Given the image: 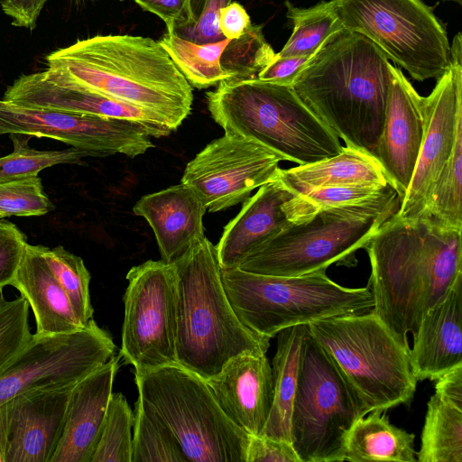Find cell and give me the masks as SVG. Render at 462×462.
Listing matches in <instances>:
<instances>
[{
  "instance_id": "obj_49",
  "label": "cell",
  "mask_w": 462,
  "mask_h": 462,
  "mask_svg": "<svg viewBox=\"0 0 462 462\" xmlns=\"http://www.w3.org/2000/svg\"><path fill=\"white\" fill-rule=\"evenodd\" d=\"M11 418V402L0 405V462H5Z\"/></svg>"
},
{
  "instance_id": "obj_23",
  "label": "cell",
  "mask_w": 462,
  "mask_h": 462,
  "mask_svg": "<svg viewBox=\"0 0 462 462\" xmlns=\"http://www.w3.org/2000/svg\"><path fill=\"white\" fill-rule=\"evenodd\" d=\"M292 196L277 177L244 201L216 245L221 269L238 267L254 249L291 223L283 204Z\"/></svg>"
},
{
  "instance_id": "obj_25",
  "label": "cell",
  "mask_w": 462,
  "mask_h": 462,
  "mask_svg": "<svg viewBox=\"0 0 462 462\" xmlns=\"http://www.w3.org/2000/svg\"><path fill=\"white\" fill-rule=\"evenodd\" d=\"M11 285L31 307L36 334H67L86 326L78 319L65 291L45 262L40 245L26 244Z\"/></svg>"
},
{
  "instance_id": "obj_30",
  "label": "cell",
  "mask_w": 462,
  "mask_h": 462,
  "mask_svg": "<svg viewBox=\"0 0 462 462\" xmlns=\"http://www.w3.org/2000/svg\"><path fill=\"white\" fill-rule=\"evenodd\" d=\"M229 40L197 43L166 32L159 41L188 82L199 89L230 79L220 65L221 54Z\"/></svg>"
},
{
  "instance_id": "obj_12",
  "label": "cell",
  "mask_w": 462,
  "mask_h": 462,
  "mask_svg": "<svg viewBox=\"0 0 462 462\" xmlns=\"http://www.w3.org/2000/svg\"><path fill=\"white\" fill-rule=\"evenodd\" d=\"M126 280L120 356L135 373L178 365L173 264L149 260L132 267Z\"/></svg>"
},
{
  "instance_id": "obj_21",
  "label": "cell",
  "mask_w": 462,
  "mask_h": 462,
  "mask_svg": "<svg viewBox=\"0 0 462 462\" xmlns=\"http://www.w3.org/2000/svg\"><path fill=\"white\" fill-rule=\"evenodd\" d=\"M120 357L113 356L73 387L62 435L51 462H91L104 427Z\"/></svg>"
},
{
  "instance_id": "obj_13",
  "label": "cell",
  "mask_w": 462,
  "mask_h": 462,
  "mask_svg": "<svg viewBox=\"0 0 462 462\" xmlns=\"http://www.w3.org/2000/svg\"><path fill=\"white\" fill-rule=\"evenodd\" d=\"M115 349L111 337L93 319L72 333H34L0 372V405L25 392L76 384L106 363Z\"/></svg>"
},
{
  "instance_id": "obj_1",
  "label": "cell",
  "mask_w": 462,
  "mask_h": 462,
  "mask_svg": "<svg viewBox=\"0 0 462 462\" xmlns=\"http://www.w3.org/2000/svg\"><path fill=\"white\" fill-rule=\"evenodd\" d=\"M372 311L409 346L424 314L462 280V231L430 217L383 222L367 245Z\"/></svg>"
},
{
  "instance_id": "obj_34",
  "label": "cell",
  "mask_w": 462,
  "mask_h": 462,
  "mask_svg": "<svg viewBox=\"0 0 462 462\" xmlns=\"http://www.w3.org/2000/svg\"><path fill=\"white\" fill-rule=\"evenodd\" d=\"M49 268L65 291L72 308L83 325L93 319L90 301V273L83 260L59 245L52 249L40 245Z\"/></svg>"
},
{
  "instance_id": "obj_50",
  "label": "cell",
  "mask_w": 462,
  "mask_h": 462,
  "mask_svg": "<svg viewBox=\"0 0 462 462\" xmlns=\"http://www.w3.org/2000/svg\"><path fill=\"white\" fill-rule=\"evenodd\" d=\"M442 1H451V2H457L458 4L462 3V0H442Z\"/></svg>"
},
{
  "instance_id": "obj_52",
  "label": "cell",
  "mask_w": 462,
  "mask_h": 462,
  "mask_svg": "<svg viewBox=\"0 0 462 462\" xmlns=\"http://www.w3.org/2000/svg\"><path fill=\"white\" fill-rule=\"evenodd\" d=\"M121 1H123V0H121Z\"/></svg>"
},
{
  "instance_id": "obj_15",
  "label": "cell",
  "mask_w": 462,
  "mask_h": 462,
  "mask_svg": "<svg viewBox=\"0 0 462 462\" xmlns=\"http://www.w3.org/2000/svg\"><path fill=\"white\" fill-rule=\"evenodd\" d=\"M281 156L262 144L225 134L211 141L186 166L182 183L217 212L244 202L251 192L278 177Z\"/></svg>"
},
{
  "instance_id": "obj_11",
  "label": "cell",
  "mask_w": 462,
  "mask_h": 462,
  "mask_svg": "<svg viewBox=\"0 0 462 462\" xmlns=\"http://www.w3.org/2000/svg\"><path fill=\"white\" fill-rule=\"evenodd\" d=\"M333 1L343 28L366 37L413 79H437L448 69L447 32L421 0Z\"/></svg>"
},
{
  "instance_id": "obj_2",
  "label": "cell",
  "mask_w": 462,
  "mask_h": 462,
  "mask_svg": "<svg viewBox=\"0 0 462 462\" xmlns=\"http://www.w3.org/2000/svg\"><path fill=\"white\" fill-rule=\"evenodd\" d=\"M390 64L374 42L342 28L324 42L291 87L346 146L375 159L384 121Z\"/></svg>"
},
{
  "instance_id": "obj_9",
  "label": "cell",
  "mask_w": 462,
  "mask_h": 462,
  "mask_svg": "<svg viewBox=\"0 0 462 462\" xmlns=\"http://www.w3.org/2000/svg\"><path fill=\"white\" fill-rule=\"evenodd\" d=\"M137 403L179 442L188 462H245L249 435L225 414L207 381L179 365L135 373Z\"/></svg>"
},
{
  "instance_id": "obj_28",
  "label": "cell",
  "mask_w": 462,
  "mask_h": 462,
  "mask_svg": "<svg viewBox=\"0 0 462 462\" xmlns=\"http://www.w3.org/2000/svg\"><path fill=\"white\" fill-rule=\"evenodd\" d=\"M385 411L369 412L355 422L346 439L345 461H417L415 435L393 425Z\"/></svg>"
},
{
  "instance_id": "obj_24",
  "label": "cell",
  "mask_w": 462,
  "mask_h": 462,
  "mask_svg": "<svg viewBox=\"0 0 462 462\" xmlns=\"http://www.w3.org/2000/svg\"><path fill=\"white\" fill-rule=\"evenodd\" d=\"M410 358L417 381L436 380L462 364V280L424 314Z\"/></svg>"
},
{
  "instance_id": "obj_41",
  "label": "cell",
  "mask_w": 462,
  "mask_h": 462,
  "mask_svg": "<svg viewBox=\"0 0 462 462\" xmlns=\"http://www.w3.org/2000/svg\"><path fill=\"white\" fill-rule=\"evenodd\" d=\"M231 2L232 0H189L191 22L188 27L175 33L197 43L224 39L218 29L217 14L221 8Z\"/></svg>"
},
{
  "instance_id": "obj_7",
  "label": "cell",
  "mask_w": 462,
  "mask_h": 462,
  "mask_svg": "<svg viewBox=\"0 0 462 462\" xmlns=\"http://www.w3.org/2000/svg\"><path fill=\"white\" fill-rule=\"evenodd\" d=\"M307 327L365 415L411 401L418 381L411 368L410 346L372 310L319 319Z\"/></svg>"
},
{
  "instance_id": "obj_38",
  "label": "cell",
  "mask_w": 462,
  "mask_h": 462,
  "mask_svg": "<svg viewBox=\"0 0 462 462\" xmlns=\"http://www.w3.org/2000/svg\"><path fill=\"white\" fill-rule=\"evenodd\" d=\"M14 150L0 157V180L19 176L38 175L57 164L79 163L83 157L93 156L89 152L74 147L61 151H39L28 145L22 134H9Z\"/></svg>"
},
{
  "instance_id": "obj_3",
  "label": "cell",
  "mask_w": 462,
  "mask_h": 462,
  "mask_svg": "<svg viewBox=\"0 0 462 462\" xmlns=\"http://www.w3.org/2000/svg\"><path fill=\"white\" fill-rule=\"evenodd\" d=\"M45 60L78 86L160 115L172 131L191 112V85L150 37L96 35L58 49Z\"/></svg>"
},
{
  "instance_id": "obj_37",
  "label": "cell",
  "mask_w": 462,
  "mask_h": 462,
  "mask_svg": "<svg viewBox=\"0 0 462 462\" xmlns=\"http://www.w3.org/2000/svg\"><path fill=\"white\" fill-rule=\"evenodd\" d=\"M133 428L132 462H188L170 430L137 402Z\"/></svg>"
},
{
  "instance_id": "obj_10",
  "label": "cell",
  "mask_w": 462,
  "mask_h": 462,
  "mask_svg": "<svg viewBox=\"0 0 462 462\" xmlns=\"http://www.w3.org/2000/svg\"><path fill=\"white\" fill-rule=\"evenodd\" d=\"M365 416L351 388L307 327L291 418V444L300 461H345L346 436Z\"/></svg>"
},
{
  "instance_id": "obj_17",
  "label": "cell",
  "mask_w": 462,
  "mask_h": 462,
  "mask_svg": "<svg viewBox=\"0 0 462 462\" xmlns=\"http://www.w3.org/2000/svg\"><path fill=\"white\" fill-rule=\"evenodd\" d=\"M2 99L32 107L132 120L152 129L159 138L172 131L160 115L84 88L49 68L20 76Z\"/></svg>"
},
{
  "instance_id": "obj_29",
  "label": "cell",
  "mask_w": 462,
  "mask_h": 462,
  "mask_svg": "<svg viewBox=\"0 0 462 462\" xmlns=\"http://www.w3.org/2000/svg\"><path fill=\"white\" fill-rule=\"evenodd\" d=\"M420 462H462V409L436 393L427 403Z\"/></svg>"
},
{
  "instance_id": "obj_32",
  "label": "cell",
  "mask_w": 462,
  "mask_h": 462,
  "mask_svg": "<svg viewBox=\"0 0 462 462\" xmlns=\"http://www.w3.org/2000/svg\"><path fill=\"white\" fill-rule=\"evenodd\" d=\"M461 187L462 125L457 130L453 152L434 185L424 217L462 231Z\"/></svg>"
},
{
  "instance_id": "obj_14",
  "label": "cell",
  "mask_w": 462,
  "mask_h": 462,
  "mask_svg": "<svg viewBox=\"0 0 462 462\" xmlns=\"http://www.w3.org/2000/svg\"><path fill=\"white\" fill-rule=\"evenodd\" d=\"M48 137L84 150L95 157L122 153L135 157L154 144L157 134L126 119L66 113L0 99V134Z\"/></svg>"
},
{
  "instance_id": "obj_42",
  "label": "cell",
  "mask_w": 462,
  "mask_h": 462,
  "mask_svg": "<svg viewBox=\"0 0 462 462\" xmlns=\"http://www.w3.org/2000/svg\"><path fill=\"white\" fill-rule=\"evenodd\" d=\"M26 244L14 224L0 218V289L11 285Z\"/></svg>"
},
{
  "instance_id": "obj_33",
  "label": "cell",
  "mask_w": 462,
  "mask_h": 462,
  "mask_svg": "<svg viewBox=\"0 0 462 462\" xmlns=\"http://www.w3.org/2000/svg\"><path fill=\"white\" fill-rule=\"evenodd\" d=\"M393 189L390 184L318 188L292 196L283 204V210L290 222H299L321 209L376 199Z\"/></svg>"
},
{
  "instance_id": "obj_22",
  "label": "cell",
  "mask_w": 462,
  "mask_h": 462,
  "mask_svg": "<svg viewBox=\"0 0 462 462\" xmlns=\"http://www.w3.org/2000/svg\"><path fill=\"white\" fill-rule=\"evenodd\" d=\"M207 207L202 198L180 182L143 196L133 207L152 227L162 260L173 263L205 236L203 217Z\"/></svg>"
},
{
  "instance_id": "obj_27",
  "label": "cell",
  "mask_w": 462,
  "mask_h": 462,
  "mask_svg": "<svg viewBox=\"0 0 462 462\" xmlns=\"http://www.w3.org/2000/svg\"><path fill=\"white\" fill-rule=\"evenodd\" d=\"M306 329L307 325L292 326L276 335V352L272 363L273 402L260 435L291 443V418Z\"/></svg>"
},
{
  "instance_id": "obj_6",
  "label": "cell",
  "mask_w": 462,
  "mask_h": 462,
  "mask_svg": "<svg viewBox=\"0 0 462 462\" xmlns=\"http://www.w3.org/2000/svg\"><path fill=\"white\" fill-rule=\"evenodd\" d=\"M394 189L376 199L321 209L291 222L250 254L238 268L258 274L292 277L328 269L333 263L354 266L381 225L399 209Z\"/></svg>"
},
{
  "instance_id": "obj_46",
  "label": "cell",
  "mask_w": 462,
  "mask_h": 462,
  "mask_svg": "<svg viewBox=\"0 0 462 462\" xmlns=\"http://www.w3.org/2000/svg\"><path fill=\"white\" fill-rule=\"evenodd\" d=\"M49 0H0L3 12L15 27L33 30L42 10Z\"/></svg>"
},
{
  "instance_id": "obj_5",
  "label": "cell",
  "mask_w": 462,
  "mask_h": 462,
  "mask_svg": "<svg viewBox=\"0 0 462 462\" xmlns=\"http://www.w3.org/2000/svg\"><path fill=\"white\" fill-rule=\"evenodd\" d=\"M208 109L225 134L253 140L299 165L338 154L343 146L291 86L259 79H226L206 93Z\"/></svg>"
},
{
  "instance_id": "obj_20",
  "label": "cell",
  "mask_w": 462,
  "mask_h": 462,
  "mask_svg": "<svg viewBox=\"0 0 462 462\" xmlns=\"http://www.w3.org/2000/svg\"><path fill=\"white\" fill-rule=\"evenodd\" d=\"M225 414L248 435H260L273 402L272 366L264 353L230 358L206 380Z\"/></svg>"
},
{
  "instance_id": "obj_43",
  "label": "cell",
  "mask_w": 462,
  "mask_h": 462,
  "mask_svg": "<svg viewBox=\"0 0 462 462\" xmlns=\"http://www.w3.org/2000/svg\"><path fill=\"white\" fill-rule=\"evenodd\" d=\"M245 462H301L291 442L249 435Z\"/></svg>"
},
{
  "instance_id": "obj_26",
  "label": "cell",
  "mask_w": 462,
  "mask_h": 462,
  "mask_svg": "<svg viewBox=\"0 0 462 462\" xmlns=\"http://www.w3.org/2000/svg\"><path fill=\"white\" fill-rule=\"evenodd\" d=\"M278 179L295 195L333 186L389 184L378 162L370 154L348 146L316 162L280 169Z\"/></svg>"
},
{
  "instance_id": "obj_31",
  "label": "cell",
  "mask_w": 462,
  "mask_h": 462,
  "mask_svg": "<svg viewBox=\"0 0 462 462\" xmlns=\"http://www.w3.org/2000/svg\"><path fill=\"white\" fill-rule=\"evenodd\" d=\"M285 6L293 30L277 56H312L331 34L343 28L333 0L321 1L308 8L286 1Z\"/></svg>"
},
{
  "instance_id": "obj_4",
  "label": "cell",
  "mask_w": 462,
  "mask_h": 462,
  "mask_svg": "<svg viewBox=\"0 0 462 462\" xmlns=\"http://www.w3.org/2000/svg\"><path fill=\"white\" fill-rule=\"evenodd\" d=\"M172 264L179 365L208 380L237 355L266 354L270 339L246 328L227 299L216 245L204 237Z\"/></svg>"
},
{
  "instance_id": "obj_39",
  "label": "cell",
  "mask_w": 462,
  "mask_h": 462,
  "mask_svg": "<svg viewBox=\"0 0 462 462\" xmlns=\"http://www.w3.org/2000/svg\"><path fill=\"white\" fill-rule=\"evenodd\" d=\"M53 209L38 175L0 180V212L7 216H42Z\"/></svg>"
},
{
  "instance_id": "obj_16",
  "label": "cell",
  "mask_w": 462,
  "mask_h": 462,
  "mask_svg": "<svg viewBox=\"0 0 462 462\" xmlns=\"http://www.w3.org/2000/svg\"><path fill=\"white\" fill-rule=\"evenodd\" d=\"M423 97L424 134L410 186L396 215L424 217L434 185L451 155L462 125V36L450 43L449 65Z\"/></svg>"
},
{
  "instance_id": "obj_48",
  "label": "cell",
  "mask_w": 462,
  "mask_h": 462,
  "mask_svg": "<svg viewBox=\"0 0 462 462\" xmlns=\"http://www.w3.org/2000/svg\"><path fill=\"white\" fill-rule=\"evenodd\" d=\"M435 393L462 409V364L436 379Z\"/></svg>"
},
{
  "instance_id": "obj_36",
  "label": "cell",
  "mask_w": 462,
  "mask_h": 462,
  "mask_svg": "<svg viewBox=\"0 0 462 462\" xmlns=\"http://www.w3.org/2000/svg\"><path fill=\"white\" fill-rule=\"evenodd\" d=\"M134 422L121 393H112L102 433L91 462H132V429Z\"/></svg>"
},
{
  "instance_id": "obj_44",
  "label": "cell",
  "mask_w": 462,
  "mask_h": 462,
  "mask_svg": "<svg viewBox=\"0 0 462 462\" xmlns=\"http://www.w3.org/2000/svg\"><path fill=\"white\" fill-rule=\"evenodd\" d=\"M143 10L159 16L167 32H178L191 22L189 0H134Z\"/></svg>"
},
{
  "instance_id": "obj_8",
  "label": "cell",
  "mask_w": 462,
  "mask_h": 462,
  "mask_svg": "<svg viewBox=\"0 0 462 462\" xmlns=\"http://www.w3.org/2000/svg\"><path fill=\"white\" fill-rule=\"evenodd\" d=\"M227 299L240 321L253 332L272 338L281 330L337 316L371 311L368 286L346 288L325 271L283 277L221 269Z\"/></svg>"
},
{
  "instance_id": "obj_45",
  "label": "cell",
  "mask_w": 462,
  "mask_h": 462,
  "mask_svg": "<svg viewBox=\"0 0 462 462\" xmlns=\"http://www.w3.org/2000/svg\"><path fill=\"white\" fill-rule=\"evenodd\" d=\"M312 56L281 57L275 53L273 59L258 73L257 79L275 84L291 86L297 75Z\"/></svg>"
},
{
  "instance_id": "obj_51",
  "label": "cell",
  "mask_w": 462,
  "mask_h": 462,
  "mask_svg": "<svg viewBox=\"0 0 462 462\" xmlns=\"http://www.w3.org/2000/svg\"><path fill=\"white\" fill-rule=\"evenodd\" d=\"M5 217V216L3 213H1V212H0V218H3V217Z\"/></svg>"
},
{
  "instance_id": "obj_47",
  "label": "cell",
  "mask_w": 462,
  "mask_h": 462,
  "mask_svg": "<svg viewBox=\"0 0 462 462\" xmlns=\"http://www.w3.org/2000/svg\"><path fill=\"white\" fill-rule=\"evenodd\" d=\"M250 23L249 14L237 2H231L218 11V29L222 36L228 40L238 39Z\"/></svg>"
},
{
  "instance_id": "obj_19",
  "label": "cell",
  "mask_w": 462,
  "mask_h": 462,
  "mask_svg": "<svg viewBox=\"0 0 462 462\" xmlns=\"http://www.w3.org/2000/svg\"><path fill=\"white\" fill-rule=\"evenodd\" d=\"M76 384L32 390L10 400L5 462H51L62 435L68 402Z\"/></svg>"
},
{
  "instance_id": "obj_18",
  "label": "cell",
  "mask_w": 462,
  "mask_h": 462,
  "mask_svg": "<svg viewBox=\"0 0 462 462\" xmlns=\"http://www.w3.org/2000/svg\"><path fill=\"white\" fill-rule=\"evenodd\" d=\"M424 134L423 97L390 64L384 121L375 160L402 201L412 178Z\"/></svg>"
},
{
  "instance_id": "obj_40",
  "label": "cell",
  "mask_w": 462,
  "mask_h": 462,
  "mask_svg": "<svg viewBox=\"0 0 462 462\" xmlns=\"http://www.w3.org/2000/svg\"><path fill=\"white\" fill-rule=\"evenodd\" d=\"M32 337L29 304L21 295L7 300L0 296V372L20 353Z\"/></svg>"
},
{
  "instance_id": "obj_35",
  "label": "cell",
  "mask_w": 462,
  "mask_h": 462,
  "mask_svg": "<svg viewBox=\"0 0 462 462\" xmlns=\"http://www.w3.org/2000/svg\"><path fill=\"white\" fill-rule=\"evenodd\" d=\"M274 56L262 26L251 23L238 39L229 40L221 54L220 65L230 79H256Z\"/></svg>"
}]
</instances>
